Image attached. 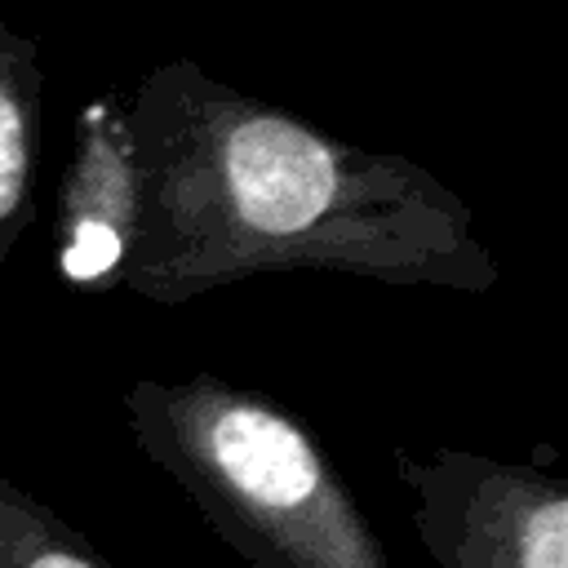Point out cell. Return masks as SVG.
I'll list each match as a JSON object with an SVG mask.
<instances>
[{
	"label": "cell",
	"instance_id": "cell-1",
	"mask_svg": "<svg viewBox=\"0 0 568 568\" xmlns=\"http://www.w3.org/2000/svg\"><path fill=\"white\" fill-rule=\"evenodd\" d=\"M138 235L124 288L178 306L271 275L333 271L484 297L497 257L470 204L408 155L355 146L195 58L155 62L133 98Z\"/></svg>",
	"mask_w": 568,
	"mask_h": 568
},
{
	"label": "cell",
	"instance_id": "cell-2",
	"mask_svg": "<svg viewBox=\"0 0 568 568\" xmlns=\"http://www.w3.org/2000/svg\"><path fill=\"white\" fill-rule=\"evenodd\" d=\"M124 422L248 568H390L324 439L280 399L217 373L138 377Z\"/></svg>",
	"mask_w": 568,
	"mask_h": 568
},
{
	"label": "cell",
	"instance_id": "cell-3",
	"mask_svg": "<svg viewBox=\"0 0 568 568\" xmlns=\"http://www.w3.org/2000/svg\"><path fill=\"white\" fill-rule=\"evenodd\" d=\"M395 470L439 568H568V493L550 470L453 444L395 448Z\"/></svg>",
	"mask_w": 568,
	"mask_h": 568
},
{
	"label": "cell",
	"instance_id": "cell-4",
	"mask_svg": "<svg viewBox=\"0 0 568 568\" xmlns=\"http://www.w3.org/2000/svg\"><path fill=\"white\" fill-rule=\"evenodd\" d=\"M138 235V142L129 98L106 89L75 115L53 195V266L75 288H115Z\"/></svg>",
	"mask_w": 568,
	"mask_h": 568
},
{
	"label": "cell",
	"instance_id": "cell-5",
	"mask_svg": "<svg viewBox=\"0 0 568 568\" xmlns=\"http://www.w3.org/2000/svg\"><path fill=\"white\" fill-rule=\"evenodd\" d=\"M40 129H44L40 40L0 18V266L9 262L18 235L36 217Z\"/></svg>",
	"mask_w": 568,
	"mask_h": 568
},
{
	"label": "cell",
	"instance_id": "cell-6",
	"mask_svg": "<svg viewBox=\"0 0 568 568\" xmlns=\"http://www.w3.org/2000/svg\"><path fill=\"white\" fill-rule=\"evenodd\" d=\"M0 568H115L80 528L0 470Z\"/></svg>",
	"mask_w": 568,
	"mask_h": 568
}]
</instances>
